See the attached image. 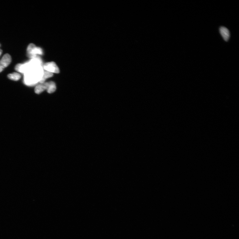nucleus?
<instances>
[{"mask_svg": "<svg viewBox=\"0 0 239 239\" xmlns=\"http://www.w3.org/2000/svg\"><path fill=\"white\" fill-rule=\"evenodd\" d=\"M8 77L10 80L17 81L21 79V76L18 73L14 72L9 74L8 75Z\"/></svg>", "mask_w": 239, "mask_h": 239, "instance_id": "7", "label": "nucleus"}, {"mask_svg": "<svg viewBox=\"0 0 239 239\" xmlns=\"http://www.w3.org/2000/svg\"><path fill=\"white\" fill-rule=\"evenodd\" d=\"M221 34L224 40L227 41L230 38V32L228 29L225 27H221L220 28Z\"/></svg>", "mask_w": 239, "mask_h": 239, "instance_id": "4", "label": "nucleus"}, {"mask_svg": "<svg viewBox=\"0 0 239 239\" xmlns=\"http://www.w3.org/2000/svg\"><path fill=\"white\" fill-rule=\"evenodd\" d=\"M47 91L49 93L54 92L56 89V84L53 81L46 82Z\"/></svg>", "mask_w": 239, "mask_h": 239, "instance_id": "6", "label": "nucleus"}, {"mask_svg": "<svg viewBox=\"0 0 239 239\" xmlns=\"http://www.w3.org/2000/svg\"><path fill=\"white\" fill-rule=\"evenodd\" d=\"M11 61V58L10 56L7 53L3 56L0 61V65L4 69L8 67L10 64Z\"/></svg>", "mask_w": 239, "mask_h": 239, "instance_id": "3", "label": "nucleus"}, {"mask_svg": "<svg viewBox=\"0 0 239 239\" xmlns=\"http://www.w3.org/2000/svg\"><path fill=\"white\" fill-rule=\"evenodd\" d=\"M2 50H1V49H0V56L1 55L2 53Z\"/></svg>", "mask_w": 239, "mask_h": 239, "instance_id": "10", "label": "nucleus"}, {"mask_svg": "<svg viewBox=\"0 0 239 239\" xmlns=\"http://www.w3.org/2000/svg\"><path fill=\"white\" fill-rule=\"evenodd\" d=\"M4 68L0 65V72H1L3 71Z\"/></svg>", "mask_w": 239, "mask_h": 239, "instance_id": "9", "label": "nucleus"}, {"mask_svg": "<svg viewBox=\"0 0 239 239\" xmlns=\"http://www.w3.org/2000/svg\"><path fill=\"white\" fill-rule=\"evenodd\" d=\"M53 76V74L52 73L46 71H44L42 79L40 81V83H44L46 80L52 77Z\"/></svg>", "mask_w": 239, "mask_h": 239, "instance_id": "8", "label": "nucleus"}, {"mask_svg": "<svg viewBox=\"0 0 239 239\" xmlns=\"http://www.w3.org/2000/svg\"><path fill=\"white\" fill-rule=\"evenodd\" d=\"M28 56L32 59L43 54L42 49L36 47L34 44H30L27 49Z\"/></svg>", "mask_w": 239, "mask_h": 239, "instance_id": "1", "label": "nucleus"}, {"mask_svg": "<svg viewBox=\"0 0 239 239\" xmlns=\"http://www.w3.org/2000/svg\"><path fill=\"white\" fill-rule=\"evenodd\" d=\"M0 46H1V45H0Z\"/></svg>", "mask_w": 239, "mask_h": 239, "instance_id": "11", "label": "nucleus"}, {"mask_svg": "<svg viewBox=\"0 0 239 239\" xmlns=\"http://www.w3.org/2000/svg\"><path fill=\"white\" fill-rule=\"evenodd\" d=\"M43 68L45 71L51 73H58L60 69L56 64L53 62L47 63L43 65Z\"/></svg>", "mask_w": 239, "mask_h": 239, "instance_id": "2", "label": "nucleus"}, {"mask_svg": "<svg viewBox=\"0 0 239 239\" xmlns=\"http://www.w3.org/2000/svg\"><path fill=\"white\" fill-rule=\"evenodd\" d=\"M46 89V82H45L43 83H40L37 85L35 89V92L36 94H40Z\"/></svg>", "mask_w": 239, "mask_h": 239, "instance_id": "5", "label": "nucleus"}]
</instances>
